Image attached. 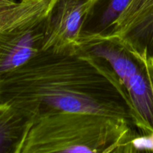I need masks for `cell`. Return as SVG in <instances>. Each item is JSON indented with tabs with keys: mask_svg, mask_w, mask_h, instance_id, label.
Returning <instances> with one entry per match:
<instances>
[{
	"mask_svg": "<svg viewBox=\"0 0 153 153\" xmlns=\"http://www.w3.org/2000/svg\"><path fill=\"white\" fill-rule=\"evenodd\" d=\"M95 1L56 0L51 9L42 50H78L86 21Z\"/></svg>",
	"mask_w": 153,
	"mask_h": 153,
	"instance_id": "5",
	"label": "cell"
},
{
	"mask_svg": "<svg viewBox=\"0 0 153 153\" xmlns=\"http://www.w3.org/2000/svg\"><path fill=\"white\" fill-rule=\"evenodd\" d=\"M148 60H151V61H152V63H153V58H151V59H148Z\"/></svg>",
	"mask_w": 153,
	"mask_h": 153,
	"instance_id": "10",
	"label": "cell"
},
{
	"mask_svg": "<svg viewBox=\"0 0 153 153\" xmlns=\"http://www.w3.org/2000/svg\"><path fill=\"white\" fill-rule=\"evenodd\" d=\"M56 0H0V77L42 50Z\"/></svg>",
	"mask_w": 153,
	"mask_h": 153,
	"instance_id": "3",
	"label": "cell"
},
{
	"mask_svg": "<svg viewBox=\"0 0 153 153\" xmlns=\"http://www.w3.org/2000/svg\"><path fill=\"white\" fill-rule=\"evenodd\" d=\"M34 116L13 105L0 103V153H20Z\"/></svg>",
	"mask_w": 153,
	"mask_h": 153,
	"instance_id": "6",
	"label": "cell"
},
{
	"mask_svg": "<svg viewBox=\"0 0 153 153\" xmlns=\"http://www.w3.org/2000/svg\"><path fill=\"white\" fill-rule=\"evenodd\" d=\"M144 150L153 151V131L146 135L138 134L130 140L129 152Z\"/></svg>",
	"mask_w": 153,
	"mask_h": 153,
	"instance_id": "9",
	"label": "cell"
},
{
	"mask_svg": "<svg viewBox=\"0 0 153 153\" xmlns=\"http://www.w3.org/2000/svg\"><path fill=\"white\" fill-rule=\"evenodd\" d=\"M116 39L139 59L153 58V7Z\"/></svg>",
	"mask_w": 153,
	"mask_h": 153,
	"instance_id": "8",
	"label": "cell"
},
{
	"mask_svg": "<svg viewBox=\"0 0 153 153\" xmlns=\"http://www.w3.org/2000/svg\"><path fill=\"white\" fill-rule=\"evenodd\" d=\"M0 103L16 106L34 117L50 112H88L134 126L129 99L112 67L81 49L41 50L2 76Z\"/></svg>",
	"mask_w": 153,
	"mask_h": 153,
	"instance_id": "1",
	"label": "cell"
},
{
	"mask_svg": "<svg viewBox=\"0 0 153 153\" xmlns=\"http://www.w3.org/2000/svg\"><path fill=\"white\" fill-rule=\"evenodd\" d=\"M79 49L103 58L124 88L131 106L132 121L142 135L153 131V64L132 55L117 39L82 35Z\"/></svg>",
	"mask_w": 153,
	"mask_h": 153,
	"instance_id": "4",
	"label": "cell"
},
{
	"mask_svg": "<svg viewBox=\"0 0 153 153\" xmlns=\"http://www.w3.org/2000/svg\"><path fill=\"white\" fill-rule=\"evenodd\" d=\"M134 128L124 120L98 114H43L34 117L20 153L129 152L138 134Z\"/></svg>",
	"mask_w": 153,
	"mask_h": 153,
	"instance_id": "2",
	"label": "cell"
},
{
	"mask_svg": "<svg viewBox=\"0 0 153 153\" xmlns=\"http://www.w3.org/2000/svg\"><path fill=\"white\" fill-rule=\"evenodd\" d=\"M131 0H96L82 30V35L107 37Z\"/></svg>",
	"mask_w": 153,
	"mask_h": 153,
	"instance_id": "7",
	"label": "cell"
}]
</instances>
